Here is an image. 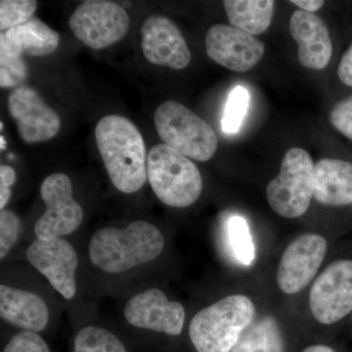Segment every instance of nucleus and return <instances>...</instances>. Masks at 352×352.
I'll use <instances>...</instances> for the list:
<instances>
[{
	"label": "nucleus",
	"mask_w": 352,
	"mask_h": 352,
	"mask_svg": "<svg viewBox=\"0 0 352 352\" xmlns=\"http://www.w3.org/2000/svg\"><path fill=\"white\" fill-rule=\"evenodd\" d=\"M142 50L150 63L182 69L191 61V53L175 23L163 16L153 15L141 29Z\"/></svg>",
	"instance_id": "nucleus-15"
},
{
	"label": "nucleus",
	"mask_w": 352,
	"mask_h": 352,
	"mask_svg": "<svg viewBox=\"0 0 352 352\" xmlns=\"http://www.w3.org/2000/svg\"><path fill=\"white\" fill-rule=\"evenodd\" d=\"M154 120L164 144L183 156L207 162L217 152L219 140L212 127L179 102H164Z\"/></svg>",
	"instance_id": "nucleus-5"
},
{
	"label": "nucleus",
	"mask_w": 352,
	"mask_h": 352,
	"mask_svg": "<svg viewBox=\"0 0 352 352\" xmlns=\"http://www.w3.org/2000/svg\"><path fill=\"white\" fill-rule=\"evenodd\" d=\"M302 352H336L332 347L324 346V344H315V346H308Z\"/></svg>",
	"instance_id": "nucleus-33"
},
{
	"label": "nucleus",
	"mask_w": 352,
	"mask_h": 352,
	"mask_svg": "<svg viewBox=\"0 0 352 352\" xmlns=\"http://www.w3.org/2000/svg\"><path fill=\"white\" fill-rule=\"evenodd\" d=\"M314 164L305 150L292 148L282 160L279 175L268 183L266 196L271 208L286 219L307 212L314 197Z\"/></svg>",
	"instance_id": "nucleus-6"
},
{
	"label": "nucleus",
	"mask_w": 352,
	"mask_h": 352,
	"mask_svg": "<svg viewBox=\"0 0 352 352\" xmlns=\"http://www.w3.org/2000/svg\"><path fill=\"white\" fill-rule=\"evenodd\" d=\"M124 314L134 327L170 336L182 333L186 316L182 303L168 300L163 291L156 288L132 296Z\"/></svg>",
	"instance_id": "nucleus-12"
},
{
	"label": "nucleus",
	"mask_w": 352,
	"mask_h": 352,
	"mask_svg": "<svg viewBox=\"0 0 352 352\" xmlns=\"http://www.w3.org/2000/svg\"><path fill=\"white\" fill-rule=\"evenodd\" d=\"M163 234L147 221L124 229L105 227L92 235L88 254L92 264L108 274H119L156 259L163 252Z\"/></svg>",
	"instance_id": "nucleus-2"
},
{
	"label": "nucleus",
	"mask_w": 352,
	"mask_h": 352,
	"mask_svg": "<svg viewBox=\"0 0 352 352\" xmlns=\"http://www.w3.org/2000/svg\"><path fill=\"white\" fill-rule=\"evenodd\" d=\"M315 200L323 205L352 204V164L342 160L323 159L314 166Z\"/></svg>",
	"instance_id": "nucleus-19"
},
{
	"label": "nucleus",
	"mask_w": 352,
	"mask_h": 352,
	"mask_svg": "<svg viewBox=\"0 0 352 352\" xmlns=\"http://www.w3.org/2000/svg\"><path fill=\"white\" fill-rule=\"evenodd\" d=\"M338 75L342 82L352 87V44L340 60Z\"/></svg>",
	"instance_id": "nucleus-31"
},
{
	"label": "nucleus",
	"mask_w": 352,
	"mask_h": 352,
	"mask_svg": "<svg viewBox=\"0 0 352 352\" xmlns=\"http://www.w3.org/2000/svg\"><path fill=\"white\" fill-rule=\"evenodd\" d=\"M208 57L217 64L237 73L256 67L264 54V44L256 36L232 27L215 25L206 36Z\"/></svg>",
	"instance_id": "nucleus-13"
},
{
	"label": "nucleus",
	"mask_w": 352,
	"mask_h": 352,
	"mask_svg": "<svg viewBox=\"0 0 352 352\" xmlns=\"http://www.w3.org/2000/svg\"><path fill=\"white\" fill-rule=\"evenodd\" d=\"M0 140H1V149L3 150L6 148V141H4L3 136H1Z\"/></svg>",
	"instance_id": "nucleus-34"
},
{
	"label": "nucleus",
	"mask_w": 352,
	"mask_h": 352,
	"mask_svg": "<svg viewBox=\"0 0 352 352\" xmlns=\"http://www.w3.org/2000/svg\"><path fill=\"white\" fill-rule=\"evenodd\" d=\"M74 352H127L117 336L106 329L87 326L76 333Z\"/></svg>",
	"instance_id": "nucleus-23"
},
{
	"label": "nucleus",
	"mask_w": 352,
	"mask_h": 352,
	"mask_svg": "<svg viewBox=\"0 0 352 352\" xmlns=\"http://www.w3.org/2000/svg\"><path fill=\"white\" fill-rule=\"evenodd\" d=\"M69 25L78 41L91 50H100L126 36L129 17L120 4L89 0L76 7Z\"/></svg>",
	"instance_id": "nucleus-7"
},
{
	"label": "nucleus",
	"mask_w": 352,
	"mask_h": 352,
	"mask_svg": "<svg viewBox=\"0 0 352 352\" xmlns=\"http://www.w3.org/2000/svg\"><path fill=\"white\" fill-rule=\"evenodd\" d=\"M28 75L27 65L19 57L0 53V85L1 87H17Z\"/></svg>",
	"instance_id": "nucleus-26"
},
{
	"label": "nucleus",
	"mask_w": 352,
	"mask_h": 352,
	"mask_svg": "<svg viewBox=\"0 0 352 352\" xmlns=\"http://www.w3.org/2000/svg\"><path fill=\"white\" fill-rule=\"evenodd\" d=\"M95 139L113 186L126 194L142 188L148 178V157L135 124L122 116H106L97 124Z\"/></svg>",
	"instance_id": "nucleus-1"
},
{
	"label": "nucleus",
	"mask_w": 352,
	"mask_h": 352,
	"mask_svg": "<svg viewBox=\"0 0 352 352\" xmlns=\"http://www.w3.org/2000/svg\"><path fill=\"white\" fill-rule=\"evenodd\" d=\"M232 27L256 36L265 32L272 20L274 1L271 0H226L223 2Z\"/></svg>",
	"instance_id": "nucleus-20"
},
{
	"label": "nucleus",
	"mask_w": 352,
	"mask_h": 352,
	"mask_svg": "<svg viewBox=\"0 0 352 352\" xmlns=\"http://www.w3.org/2000/svg\"><path fill=\"white\" fill-rule=\"evenodd\" d=\"M16 182V173L11 166L2 164L0 166V208L4 210L10 200L11 190Z\"/></svg>",
	"instance_id": "nucleus-30"
},
{
	"label": "nucleus",
	"mask_w": 352,
	"mask_h": 352,
	"mask_svg": "<svg viewBox=\"0 0 352 352\" xmlns=\"http://www.w3.org/2000/svg\"><path fill=\"white\" fill-rule=\"evenodd\" d=\"M8 108L25 142H44L54 138L59 131V116L31 87L16 88L9 96Z\"/></svg>",
	"instance_id": "nucleus-14"
},
{
	"label": "nucleus",
	"mask_w": 352,
	"mask_h": 352,
	"mask_svg": "<svg viewBox=\"0 0 352 352\" xmlns=\"http://www.w3.org/2000/svg\"><path fill=\"white\" fill-rule=\"evenodd\" d=\"M147 177L157 199L168 207H189L203 190L196 164L164 144L154 146L149 152Z\"/></svg>",
	"instance_id": "nucleus-4"
},
{
	"label": "nucleus",
	"mask_w": 352,
	"mask_h": 352,
	"mask_svg": "<svg viewBox=\"0 0 352 352\" xmlns=\"http://www.w3.org/2000/svg\"><path fill=\"white\" fill-rule=\"evenodd\" d=\"M292 3L300 7V10L309 13L318 11L324 6V1H318V0H293Z\"/></svg>",
	"instance_id": "nucleus-32"
},
{
	"label": "nucleus",
	"mask_w": 352,
	"mask_h": 352,
	"mask_svg": "<svg viewBox=\"0 0 352 352\" xmlns=\"http://www.w3.org/2000/svg\"><path fill=\"white\" fill-rule=\"evenodd\" d=\"M41 196L46 210L34 226L36 238H62L75 232L83 219V210L73 198V184L68 175L54 173L43 180Z\"/></svg>",
	"instance_id": "nucleus-8"
},
{
	"label": "nucleus",
	"mask_w": 352,
	"mask_h": 352,
	"mask_svg": "<svg viewBox=\"0 0 352 352\" xmlns=\"http://www.w3.org/2000/svg\"><path fill=\"white\" fill-rule=\"evenodd\" d=\"M27 258L66 300L76 296L78 258L68 241L63 238L34 240L27 249Z\"/></svg>",
	"instance_id": "nucleus-11"
},
{
	"label": "nucleus",
	"mask_w": 352,
	"mask_h": 352,
	"mask_svg": "<svg viewBox=\"0 0 352 352\" xmlns=\"http://www.w3.org/2000/svg\"><path fill=\"white\" fill-rule=\"evenodd\" d=\"M2 352H50V347L38 333L22 331L16 333Z\"/></svg>",
	"instance_id": "nucleus-28"
},
{
	"label": "nucleus",
	"mask_w": 352,
	"mask_h": 352,
	"mask_svg": "<svg viewBox=\"0 0 352 352\" xmlns=\"http://www.w3.org/2000/svg\"><path fill=\"white\" fill-rule=\"evenodd\" d=\"M230 352H286L283 333L276 319L264 316L254 320Z\"/></svg>",
	"instance_id": "nucleus-21"
},
{
	"label": "nucleus",
	"mask_w": 352,
	"mask_h": 352,
	"mask_svg": "<svg viewBox=\"0 0 352 352\" xmlns=\"http://www.w3.org/2000/svg\"><path fill=\"white\" fill-rule=\"evenodd\" d=\"M289 32L298 45V61L303 67L322 69L332 57V41L325 23L314 13L296 10L289 19Z\"/></svg>",
	"instance_id": "nucleus-16"
},
{
	"label": "nucleus",
	"mask_w": 352,
	"mask_h": 352,
	"mask_svg": "<svg viewBox=\"0 0 352 352\" xmlns=\"http://www.w3.org/2000/svg\"><path fill=\"white\" fill-rule=\"evenodd\" d=\"M330 119L340 133L352 140V96L340 101L333 107Z\"/></svg>",
	"instance_id": "nucleus-29"
},
{
	"label": "nucleus",
	"mask_w": 352,
	"mask_h": 352,
	"mask_svg": "<svg viewBox=\"0 0 352 352\" xmlns=\"http://www.w3.org/2000/svg\"><path fill=\"white\" fill-rule=\"evenodd\" d=\"M0 316L14 327L29 332H43L50 321L47 305L27 289L0 286Z\"/></svg>",
	"instance_id": "nucleus-17"
},
{
	"label": "nucleus",
	"mask_w": 352,
	"mask_h": 352,
	"mask_svg": "<svg viewBox=\"0 0 352 352\" xmlns=\"http://www.w3.org/2000/svg\"><path fill=\"white\" fill-rule=\"evenodd\" d=\"M226 243L229 251L237 263L252 265L256 259V248L252 241L249 224L245 217L232 215L227 221Z\"/></svg>",
	"instance_id": "nucleus-22"
},
{
	"label": "nucleus",
	"mask_w": 352,
	"mask_h": 352,
	"mask_svg": "<svg viewBox=\"0 0 352 352\" xmlns=\"http://www.w3.org/2000/svg\"><path fill=\"white\" fill-rule=\"evenodd\" d=\"M250 105V94L242 85L234 88L229 94L222 119V129L226 133H236L242 126Z\"/></svg>",
	"instance_id": "nucleus-24"
},
{
	"label": "nucleus",
	"mask_w": 352,
	"mask_h": 352,
	"mask_svg": "<svg viewBox=\"0 0 352 352\" xmlns=\"http://www.w3.org/2000/svg\"><path fill=\"white\" fill-rule=\"evenodd\" d=\"M21 222L18 215L10 210L0 212V258L7 254L16 244L20 235Z\"/></svg>",
	"instance_id": "nucleus-27"
},
{
	"label": "nucleus",
	"mask_w": 352,
	"mask_h": 352,
	"mask_svg": "<svg viewBox=\"0 0 352 352\" xmlns=\"http://www.w3.org/2000/svg\"><path fill=\"white\" fill-rule=\"evenodd\" d=\"M59 34L36 18L8 30L0 36V53L13 57H43L52 54L59 45Z\"/></svg>",
	"instance_id": "nucleus-18"
},
{
	"label": "nucleus",
	"mask_w": 352,
	"mask_h": 352,
	"mask_svg": "<svg viewBox=\"0 0 352 352\" xmlns=\"http://www.w3.org/2000/svg\"><path fill=\"white\" fill-rule=\"evenodd\" d=\"M38 2L34 0H2L0 1V29L8 31L32 19Z\"/></svg>",
	"instance_id": "nucleus-25"
},
{
	"label": "nucleus",
	"mask_w": 352,
	"mask_h": 352,
	"mask_svg": "<svg viewBox=\"0 0 352 352\" xmlns=\"http://www.w3.org/2000/svg\"><path fill=\"white\" fill-rule=\"evenodd\" d=\"M254 315L256 307L248 296H226L193 317L190 339L197 352H230Z\"/></svg>",
	"instance_id": "nucleus-3"
},
{
	"label": "nucleus",
	"mask_w": 352,
	"mask_h": 352,
	"mask_svg": "<svg viewBox=\"0 0 352 352\" xmlns=\"http://www.w3.org/2000/svg\"><path fill=\"white\" fill-rule=\"evenodd\" d=\"M328 251L327 241L317 234H303L286 248L277 270V284L287 295L305 289L318 272Z\"/></svg>",
	"instance_id": "nucleus-10"
},
{
	"label": "nucleus",
	"mask_w": 352,
	"mask_h": 352,
	"mask_svg": "<svg viewBox=\"0 0 352 352\" xmlns=\"http://www.w3.org/2000/svg\"><path fill=\"white\" fill-rule=\"evenodd\" d=\"M309 307L314 318L325 325L352 311V261H333L319 275L310 289Z\"/></svg>",
	"instance_id": "nucleus-9"
}]
</instances>
